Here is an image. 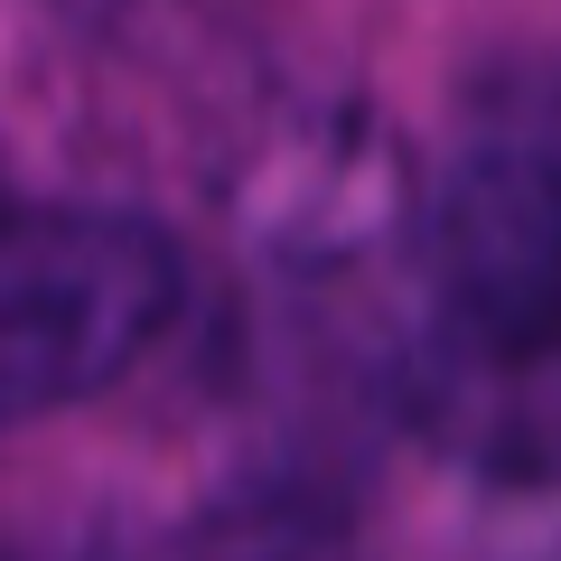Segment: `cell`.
<instances>
[{
  "label": "cell",
  "mask_w": 561,
  "mask_h": 561,
  "mask_svg": "<svg viewBox=\"0 0 561 561\" xmlns=\"http://www.w3.org/2000/svg\"><path fill=\"white\" fill-rule=\"evenodd\" d=\"M412 421L478 468L561 459V113H486L421 216Z\"/></svg>",
  "instance_id": "1"
},
{
  "label": "cell",
  "mask_w": 561,
  "mask_h": 561,
  "mask_svg": "<svg viewBox=\"0 0 561 561\" xmlns=\"http://www.w3.org/2000/svg\"><path fill=\"white\" fill-rule=\"evenodd\" d=\"M187 262L122 206H0V431L94 402L169 337Z\"/></svg>",
  "instance_id": "2"
},
{
  "label": "cell",
  "mask_w": 561,
  "mask_h": 561,
  "mask_svg": "<svg viewBox=\"0 0 561 561\" xmlns=\"http://www.w3.org/2000/svg\"><path fill=\"white\" fill-rule=\"evenodd\" d=\"M300 150H309V179L262 169L253 187V225L280 253H337V243L375 234L383 216H402V160H383L356 122H319Z\"/></svg>",
  "instance_id": "3"
}]
</instances>
